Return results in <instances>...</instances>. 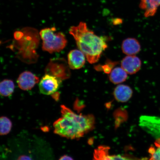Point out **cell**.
<instances>
[{
    "label": "cell",
    "mask_w": 160,
    "mask_h": 160,
    "mask_svg": "<svg viewBox=\"0 0 160 160\" xmlns=\"http://www.w3.org/2000/svg\"><path fill=\"white\" fill-rule=\"evenodd\" d=\"M69 32L75 40L79 49L84 54L91 64L99 61L102 53L108 47L104 38L88 28L87 24L81 22L70 28Z\"/></svg>",
    "instance_id": "2"
},
{
    "label": "cell",
    "mask_w": 160,
    "mask_h": 160,
    "mask_svg": "<svg viewBox=\"0 0 160 160\" xmlns=\"http://www.w3.org/2000/svg\"><path fill=\"white\" fill-rule=\"evenodd\" d=\"M61 108L62 117L53 124L55 133L68 139H78L94 128L95 118L93 115L77 114L64 105Z\"/></svg>",
    "instance_id": "1"
},
{
    "label": "cell",
    "mask_w": 160,
    "mask_h": 160,
    "mask_svg": "<svg viewBox=\"0 0 160 160\" xmlns=\"http://www.w3.org/2000/svg\"><path fill=\"white\" fill-rule=\"evenodd\" d=\"M141 60L135 55H127L121 61V67L129 75H133L139 71L141 67Z\"/></svg>",
    "instance_id": "7"
},
{
    "label": "cell",
    "mask_w": 160,
    "mask_h": 160,
    "mask_svg": "<svg viewBox=\"0 0 160 160\" xmlns=\"http://www.w3.org/2000/svg\"><path fill=\"white\" fill-rule=\"evenodd\" d=\"M127 78L128 73L121 67L114 68L112 70L109 76L110 81L115 84L123 82Z\"/></svg>",
    "instance_id": "12"
},
{
    "label": "cell",
    "mask_w": 160,
    "mask_h": 160,
    "mask_svg": "<svg viewBox=\"0 0 160 160\" xmlns=\"http://www.w3.org/2000/svg\"><path fill=\"white\" fill-rule=\"evenodd\" d=\"M110 148L108 146H99L94 152L93 160H146V158H137L128 156L111 155Z\"/></svg>",
    "instance_id": "5"
},
{
    "label": "cell",
    "mask_w": 160,
    "mask_h": 160,
    "mask_svg": "<svg viewBox=\"0 0 160 160\" xmlns=\"http://www.w3.org/2000/svg\"><path fill=\"white\" fill-rule=\"evenodd\" d=\"M85 55L80 50H72L68 54V63L70 68L78 69L81 68L85 63Z\"/></svg>",
    "instance_id": "8"
},
{
    "label": "cell",
    "mask_w": 160,
    "mask_h": 160,
    "mask_svg": "<svg viewBox=\"0 0 160 160\" xmlns=\"http://www.w3.org/2000/svg\"><path fill=\"white\" fill-rule=\"evenodd\" d=\"M121 48L123 52L127 55H135L141 49L139 42L134 38H128L124 40Z\"/></svg>",
    "instance_id": "9"
},
{
    "label": "cell",
    "mask_w": 160,
    "mask_h": 160,
    "mask_svg": "<svg viewBox=\"0 0 160 160\" xmlns=\"http://www.w3.org/2000/svg\"><path fill=\"white\" fill-rule=\"evenodd\" d=\"M56 30L55 27L45 28L40 32L43 51L51 53L59 52L67 45V41L65 35L60 32H55Z\"/></svg>",
    "instance_id": "3"
},
{
    "label": "cell",
    "mask_w": 160,
    "mask_h": 160,
    "mask_svg": "<svg viewBox=\"0 0 160 160\" xmlns=\"http://www.w3.org/2000/svg\"><path fill=\"white\" fill-rule=\"evenodd\" d=\"M39 78L29 71H25L20 75L17 82L20 89L24 91L31 90L39 82Z\"/></svg>",
    "instance_id": "6"
},
{
    "label": "cell",
    "mask_w": 160,
    "mask_h": 160,
    "mask_svg": "<svg viewBox=\"0 0 160 160\" xmlns=\"http://www.w3.org/2000/svg\"><path fill=\"white\" fill-rule=\"evenodd\" d=\"M17 160H32L31 157L27 155H22L20 156Z\"/></svg>",
    "instance_id": "16"
},
{
    "label": "cell",
    "mask_w": 160,
    "mask_h": 160,
    "mask_svg": "<svg viewBox=\"0 0 160 160\" xmlns=\"http://www.w3.org/2000/svg\"><path fill=\"white\" fill-rule=\"evenodd\" d=\"M12 122L8 118L2 117L0 118V133L1 135H5L8 134L12 128Z\"/></svg>",
    "instance_id": "14"
},
{
    "label": "cell",
    "mask_w": 160,
    "mask_h": 160,
    "mask_svg": "<svg viewBox=\"0 0 160 160\" xmlns=\"http://www.w3.org/2000/svg\"><path fill=\"white\" fill-rule=\"evenodd\" d=\"M62 80L55 76L47 74L39 83L40 92L45 95H51L57 92L61 86Z\"/></svg>",
    "instance_id": "4"
},
{
    "label": "cell",
    "mask_w": 160,
    "mask_h": 160,
    "mask_svg": "<svg viewBox=\"0 0 160 160\" xmlns=\"http://www.w3.org/2000/svg\"><path fill=\"white\" fill-rule=\"evenodd\" d=\"M160 6V0H141L140 8L144 11L146 18L153 17Z\"/></svg>",
    "instance_id": "11"
},
{
    "label": "cell",
    "mask_w": 160,
    "mask_h": 160,
    "mask_svg": "<svg viewBox=\"0 0 160 160\" xmlns=\"http://www.w3.org/2000/svg\"><path fill=\"white\" fill-rule=\"evenodd\" d=\"M113 94L118 102H126L131 98L133 95V91L129 86L121 84L115 88Z\"/></svg>",
    "instance_id": "10"
},
{
    "label": "cell",
    "mask_w": 160,
    "mask_h": 160,
    "mask_svg": "<svg viewBox=\"0 0 160 160\" xmlns=\"http://www.w3.org/2000/svg\"><path fill=\"white\" fill-rule=\"evenodd\" d=\"M154 145L149 149V152L151 155L149 160H160V138L156 140Z\"/></svg>",
    "instance_id": "15"
},
{
    "label": "cell",
    "mask_w": 160,
    "mask_h": 160,
    "mask_svg": "<svg viewBox=\"0 0 160 160\" xmlns=\"http://www.w3.org/2000/svg\"><path fill=\"white\" fill-rule=\"evenodd\" d=\"M14 89V83L11 80H4L0 84V93L3 97L11 96L13 93Z\"/></svg>",
    "instance_id": "13"
},
{
    "label": "cell",
    "mask_w": 160,
    "mask_h": 160,
    "mask_svg": "<svg viewBox=\"0 0 160 160\" xmlns=\"http://www.w3.org/2000/svg\"><path fill=\"white\" fill-rule=\"evenodd\" d=\"M59 160H74L72 158L68 155H63L59 159Z\"/></svg>",
    "instance_id": "17"
}]
</instances>
